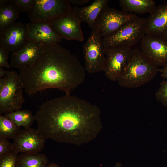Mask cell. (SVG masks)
Returning a JSON list of instances; mask_svg holds the SVG:
<instances>
[{"label":"cell","instance_id":"cell-19","mask_svg":"<svg viewBox=\"0 0 167 167\" xmlns=\"http://www.w3.org/2000/svg\"><path fill=\"white\" fill-rule=\"evenodd\" d=\"M49 160L44 154L39 152L18 155L17 167H47Z\"/></svg>","mask_w":167,"mask_h":167},{"label":"cell","instance_id":"cell-28","mask_svg":"<svg viewBox=\"0 0 167 167\" xmlns=\"http://www.w3.org/2000/svg\"><path fill=\"white\" fill-rule=\"evenodd\" d=\"M71 3L75 5H82L88 2L89 0H69Z\"/></svg>","mask_w":167,"mask_h":167},{"label":"cell","instance_id":"cell-9","mask_svg":"<svg viewBox=\"0 0 167 167\" xmlns=\"http://www.w3.org/2000/svg\"><path fill=\"white\" fill-rule=\"evenodd\" d=\"M72 8L69 0H35L33 11L27 16L30 22H47L68 15Z\"/></svg>","mask_w":167,"mask_h":167},{"label":"cell","instance_id":"cell-6","mask_svg":"<svg viewBox=\"0 0 167 167\" xmlns=\"http://www.w3.org/2000/svg\"><path fill=\"white\" fill-rule=\"evenodd\" d=\"M105 52L106 60L103 71L109 80L117 82L128 66L133 49L125 46L105 48Z\"/></svg>","mask_w":167,"mask_h":167},{"label":"cell","instance_id":"cell-24","mask_svg":"<svg viewBox=\"0 0 167 167\" xmlns=\"http://www.w3.org/2000/svg\"><path fill=\"white\" fill-rule=\"evenodd\" d=\"M18 154L13 151L8 154L0 158V167H17Z\"/></svg>","mask_w":167,"mask_h":167},{"label":"cell","instance_id":"cell-17","mask_svg":"<svg viewBox=\"0 0 167 167\" xmlns=\"http://www.w3.org/2000/svg\"><path fill=\"white\" fill-rule=\"evenodd\" d=\"M109 1L108 0H95L86 6H74L71 12L80 23L86 22L92 28L102 11L107 6Z\"/></svg>","mask_w":167,"mask_h":167},{"label":"cell","instance_id":"cell-21","mask_svg":"<svg viewBox=\"0 0 167 167\" xmlns=\"http://www.w3.org/2000/svg\"><path fill=\"white\" fill-rule=\"evenodd\" d=\"M18 126L30 127L35 121V116L28 109L19 110L4 115Z\"/></svg>","mask_w":167,"mask_h":167},{"label":"cell","instance_id":"cell-18","mask_svg":"<svg viewBox=\"0 0 167 167\" xmlns=\"http://www.w3.org/2000/svg\"><path fill=\"white\" fill-rule=\"evenodd\" d=\"M119 2L122 11L134 14L150 13L156 6L153 0H120Z\"/></svg>","mask_w":167,"mask_h":167},{"label":"cell","instance_id":"cell-25","mask_svg":"<svg viewBox=\"0 0 167 167\" xmlns=\"http://www.w3.org/2000/svg\"><path fill=\"white\" fill-rule=\"evenodd\" d=\"M156 100L167 107V80L162 81L155 93Z\"/></svg>","mask_w":167,"mask_h":167},{"label":"cell","instance_id":"cell-20","mask_svg":"<svg viewBox=\"0 0 167 167\" xmlns=\"http://www.w3.org/2000/svg\"><path fill=\"white\" fill-rule=\"evenodd\" d=\"M19 12L11 2L0 6V31L16 22Z\"/></svg>","mask_w":167,"mask_h":167},{"label":"cell","instance_id":"cell-30","mask_svg":"<svg viewBox=\"0 0 167 167\" xmlns=\"http://www.w3.org/2000/svg\"><path fill=\"white\" fill-rule=\"evenodd\" d=\"M9 72V71L6 70L3 67H0V78L6 76Z\"/></svg>","mask_w":167,"mask_h":167},{"label":"cell","instance_id":"cell-10","mask_svg":"<svg viewBox=\"0 0 167 167\" xmlns=\"http://www.w3.org/2000/svg\"><path fill=\"white\" fill-rule=\"evenodd\" d=\"M140 50L158 67L167 65V37L145 34L141 40Z\"/></svg>","mask_w":167,"mask_h":167},{"label":"cell","instance_id":"cell-8","mask_svg":"<svg viewBox=\"0 0 167 167\" xmlns=\"http://www.w3.org/2000/svg\"><path fill=\"white\" fill-rule=\"evenodd\" d=\"M85 69L90 73H94L104 69L106 57L103 37L97 32L92 31L83 48Z\"/></svg>","mask_w":167,"mask_h":167},{"label":"cell","instance_id":"cell-13","mask_svg":"<svg viewBox=\"0 0 167 167\" xmlns=\"http://www.w3.org/2000/svg\"><path fill=\"white\" fill-rule=\"evenodd\" d=\"M27 31L26 24L16 22L0 31V46L11 53L18 51L28 42L26 38Z\"/></svg>","mask_w":167,"mask_h":167},{"label":"cell","instance_id":"cell-4","mask_svg":"<svg viewBox=\"0 0 167 167\" xmlns=\"http://www.w3.org/2000/svg\"><path fill=\"white\" fill-rule=\"evenodd\" d=\"M23 83L17 72L9 71L0 78V114L20 109L25 101Z\"/></svg>","mask_w":167,"mask_h":167},{"label":"cell","instance_id":"cell-16","mask_svg":"<svg viewBox=\"0 0 167 167\" xmlns=\"http://www.w3.org/2000/svg\"><path fill=\"white\" fill-rule=\"evenodd\" d=\"M145 34L167 37V3L156 6L146 19Z\"/></svg>","mask_w":167,"mask_h":167},{"label":"cell","instance_id":"cell-14","mask_svg":"<svg viewBox=\"0 0 167 167\" xmlns=\"http://www.w3.org/2000/svg\"><path fill=\"white\" fill-rule=\"evenodd\" d=\"M27 25L28 41L52 45L62 41L63 39L53 29L48 22H30Z\"/></svg>","mask_w":167,"mask_h":167},{"label":"cell","instance_id":"cell-32","mask_svg":"<svg viewBox=\"0 0 167 167\" xmlns=\"http://www.w3.org/2000/svg\"><path fill=\"white\" fill-rule=\"evenodd\" d=\"M47 167H60L58 165L54 163L49 164Z\"/></svg>","mask_w":167,"mask_h":167},{"label":"cell","instance_id":"cell-5","mask_svg":"<svg viewBox=\"0 0 167 167\" xmlns=\"http://www.w3.org/2000/svg\"><path fill=\"white\" fill-rule=\"evenodd\" d=\"M146 19L138 16L125 24L118 29L103 37L105 48L120 46L131 48L145 35Z\"/></svg>","mask_w":167,"mask_h":167},{"label":"cell","instance_id":"cell-2","mask_svg":"<svg viewBox=\"0 0 167 167\" xmlns=\"http://www.w3.org/2000/svg\"><path fill=\"white\" fill-rule=\"evenodd\" d=\"M85 71L75 55L57 43L45 45L34 62L19 74L28 95L50 88L69 94L84 82Z\"/></svg>","mask_w":167,"mask_h":167},{"label":"cell","instance_id":"cell-29","mask_svg":"<svg viewBox=\"0 0 167 167\" xmlns=\"http://www.w3.org/2000/svg\"><path fill=\"white\" fill-rule=\"evenodd\" d=\"M159 72L161 73V77L164 79H167V65L159 69Z\"/></svg>","mask_w":167,"mask_h":167},{"label":"cell","instance_id":"cell-27","mask_svg":"<svg viewBox=\"0 0 167 167\" xmlns=\"http://www.w3.org/2000/svg\"><path fill=\"white\" fill-rule=\"evenodd\" d=\"M9 51L5 48L0 46V67H11L8 62V56Z\"/></svg>","mask_w":167,"mask_h":167},{"label":"cell","instance_id":"cell-31","mask_svg":"<svg viewBox=\"0 0 167 167\" xmlns=\"http://www.w3.org/2000/svg\"><path fill=\"white\" fill-rule=\"evenodd\" d=\"M10 2V0H0V6H2L8 4Z\"/></svg>","mask_w":167,"mask_h":167},{"label":"cell","instance_id":"cell-11","mask_svg":"<svg viewBox=\"0 0 167 167\" xmlns=\"http://www.w3.org/2000/svg\"><path fill=\"white\" fill-rule=\"evenodd\" d=\"M13 139V151L31 153L40 152L44 148L46 139L37 129L30 127L21 129Z\"/></svg>","mask_w":167,"mask_h":167},{"label":"cell","instance_id":"cell-26","mask_svg":"<svg viewBox=\"0 0 167 167\" xmlns=\"http://www.w3.org/2000/svg\"><path fill=\"white\" fill-rule=\"evenodd\" d=\"M13 151L12 143L7 138L0 137V158L5 156Z\"/></svg>","mask_w":167,"mask_h":167},{"label":"cell","instance_id":"cell-7","mask_svg":"<svg viewBox=\"0 0 167 167\" xmlns=\"http://www.w3.org/2000/svg\"><path fill=\"white\" fill-rule=\"evenodd\" d=\"M137 17L135 14L118 10L107 6L101 11L92 29L99 32L103 37Z\"/></svg>","mask_w":167,"mask_h":167},{"label":"cell","instance_id":"cell-22","mask_svg":"<svg viewBox=\"0 0 167 167\" xmlns=\"http://www.w3.org/2000/svg\"><path fill=\"white\" fill-rule=\"evenodd\" d=\"M20 130V127L4 115H0V137L13 139Z\"/></svg>","mask_w":167,"mask_h":167},{"label":"cell","instance_id":"cell-15","mask_svg":"<svg viewBox=\"0 0 167 167\" xmlns=\"http://www.w3.org/2000/svg\"><path fill=\"white\" fill-rule=\"evenodd\" d=\"M45 45L40 43L28 41L19 50L11 53V67L20 70L31 65L40 54Z\"/></svg>","mask_w":167,"mask_h":167},{"label":"cell","instance_id":"cell-23","mask_svg":"<svg viewBox=\"0 0 167 167\" xmlns=\"http://www.w3.org/2000/svg\"><path fill=\"white\" fill-rule=\"evenodd\" d=\"M11 3L19 12H31L35 4V0H10Z\"/></svg>","mask_w":167,"mask_h":167},{"label":"cell","instance_id":"cell-1","mask_svg":"<svg viewBox=\"0 0 167 167\" xmlns=\"http://www.w3.org/2000/svg\"><path fill=\"white\" fill-rule=\"evenodd\" d=\"M99 107L70 94L43 103L34 115L37 129L46 139L80 146L98 135L103 126Z\"/></svg>","mask_w":167,"mask_h":167},{"label":"cell","instance_id":"cell-12","mask_svg":"<svg viewBox=\"0 0 167 167\" xmlns=\"http://www.w3.org/2000/svg\"><path fill=\"white\" fill-rule=\"evenodd\" d=\"M54 31L62 38L81 42L84 40L80 22L70 12L47 22Z\"/></svg>","mask_w":167,"mask_h":167},{"label":"cell","instance_id":"cell-3","mask_svg":"<svg viewBox=\"0 0 167 167\" xmlns=\"http://www.w3.org/2000/svg\"><path fill=\"white\" fill-rule=\"evenodd\" d=\"M159 71L158 67L150 62L140 49H133L128 66L117 82L125 88H137L150 82Z\"/></svg>","mask_w":167,"mask_h":167},{"label":"cell","instance_id":"cell-33","mask_svg":"<svg viewBox=\"0 0 167 167\" xmlns=\"http://www.w3.org/2000/svg\"><path fill=\"white\" fill-rule=\"evenodd\" d=\"M121 164L120 163H118L116 164V165L114 167H120Z\"/></svg>","mask_w":167,"mask_h":167}]
</instances>
